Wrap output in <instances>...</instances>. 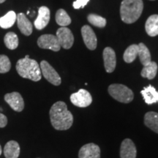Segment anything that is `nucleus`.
Wrapping results in <instances>:
<instances>
[{
	"label": "nucleus",
	"instance_id": "nucleus-1",
	"mask_svg": "<svg viewBox=\"0 0 158 158\" xmlns=\"http://www.w3.org/2000/svg\"><path fill=\"white\" fill-rule=\"evenodd\" d=\"M51 124L57 130L70 129L73 123V116L69 111L65 102L58 101L51 106L50 112Z\"/></svg>",
	"mask_w": 158,
	"mask_h": 158
},
{
	"label": "nucleus",
	"instance_id": "nucleus-2",
	"mask_svg": "<svg viewBox=\"0 0 158 158\" xmlns=\"http://www.w3.org/2000/svg\"><path fill=\"white\" fill-rule=\"evenodd\" d=\"M143 8L142 0H123L120 7V15L126 23L135 22L141 16Z\"/></svg>",
	"mask_w": 158,
	"mask_h": 158
},
{
	"label": "nucleus",
	"instance_id": "nucleus-3",
	"mask_svg": "<svg viewBox=\"0 0 158 158\" xmlns=\"http://www.w3.org/2000/svg\"><path fill=\"white\" fill-rule=\"evenodd\" d=\"M16 70L20 76L33 81H38L41 79V70L37 61L30 58L19 59L16 63Z\"/></svg>",
	"mask_w": 158,
	"mask_h": 158
},
{
	"label": "nucleus",
	"instance_id": "nucleus-4",
	"mask_svg": "<svg viewBox=\"0 0 158 158\" xmlns=\"http://www.w3.org/2000/svg\"><path fill=\"white\" fill-rule=\"evenodd\" d=\"M108 93L116 100L123 103H129L133 101L134 94L133 91L122 84H114L108 87Z\"/></svg>",
	"mask_w": 158,
	"mask_h": 158
},
{
	"label": "nucleus",
	"instance_id": "nucleus-5",
	"mask_svg": "<svg viewBox=\"0 0 158 158\" xmlns=\"http://www.w3.org/2000/svg\"><path fill=\"white\" fill-rule=\"evenodd\" d=\"M40 67L41 73L48 82L55 86H59L61 84L62 80H61L60 76L48 62L45 60L42 61L40 64Z\"/></svg>",
	"mask_w": 158,
	"mask_h": 158
},
{
	"label": "nucleus",
	"instance_id": "nucleus-6",
	"mask_svg": "<svg viewBox=\"0 0 158 158\" xmlns=\"http://www.w3.org/2000/svg\"><path fill=\"white\" fill-rule=\"evenodd\" d=\"M70 101L77 107L86 108L92 103V98L88 91L81 89L76 93L71 94Z\"/></svg>",
	"mask_w": 158,
	"mask_h": 158
},
{
	"label": "nucleus",
	"instance_id": "nucleus-7",
	"mask_svg": "<svg viewBox=\"0 0 158 158\" xmlns=\"http://www.w3.org/2000/svg\"><path fill=\"white\" fill-rule=\"evenodd\" d=\"M37 45L40 48L43 49H50L54 51H59L61 48L58 39L56 35H43L37 40Z\"/></svg>",
	"mask_w": 158,
	"mask_h": 158
},
{
	"label": "nucleus",
	"instance_id": "nucleus-8",
	"mask_svg": "<svg viewBox=\"0 0 158 158\" xmlns=\"http://www.w3.org/2000/svg\"><path fill=\"white\" fill-rule=\"evenodd\" d=\"M56 37L61 47L64 49H69L73 46L74 43V37L70 29L66 27H61L56 31Z\"/></svg>",
	"mask_w": 158,
	"mask_h": 158
},
{
	"label": "nucleus",
	"instance_id": "nucleus-9",
	"mask_svg": "<svg viewBox=\"0 0 158 158\" xmlns=\"http://www.w3.org/2000/svg\"><path fill=\"white\" fill-rule=\"evenodd\" d=\"M5 100L15 111L21 112L24 108V101L22 96L19 92H14L6 94L5 95Z\"/></svg>",
	"mask_w": 158,
	"mask_h": 158
},
{
	"label": "nucleus",
	"instance_id": "nucleus-10",
	"mask_svg": "<svg viewBox=\"0 0 158 158\" xmlns=\"http://www.w3.org/2000/svg\"><path fill=\"white\" fill-rule=\"evenodd\" d=\"M81 35L86 47L89 50H94L97 48L98 40L93 29L89 26L85 25L81 28Z\"/></svg>",
	"mask_w": 158,
	"mask_h": 158
},
{
	"label": "nucleus",
	"instance_id": "nucleus-11",
	"mask_svg": "<svg viewBox=\"0 0 158 158\" xmlns=\"http://www.w3.org/2000/svg\"><path fill=\"white\" fill-rule=\"evenodd\" d=\"M78 158H100V149L95 143L85 144L78 152Z\"/></svg>",
	"mask_w": 158,
	"mask_h": 158
},
{
	"label": "nucleus",
	"instance_id": "nucleus-12",
	"mask_svg": "<svg viewBox=\"0 0 158 158\" xmlns=\"http://www.w3.org/2000/svg\"><path fill=\"white\" fill-rule=\"evenodd\" d=\"M104 66L107 73H113L116 68V57L114 51L110 47H107L103 51Z\"/></svg>",
	"mask_w": 158,
	"mask_h": 158
},
{
	"label": "nucleus",
	"instance_id": "nucleus-13",
	"mask_svg": "<svg viewBox=\"0 0 158 158\" xmlns=\"http://www.w3.org/2000/svg\"><path fill=\"white\" fill-rule=\"evenodd\" d=\"M137 150L132 140L126 138L122 142L120 147V157L121 158H136Z\"/></svg>",
	"mask_w": 158,
	"mask_h": 158
},
{
	"label": "nucleus",
	"instance_id": "nucleus-14",
	"mask_svg": "<svg viewBox=\"0 0 158 158\" xmlns=\"http://www.w3.org/2000/svg\"><path fill=\"white\" fill-rule=\"evenodd\" d=\"M50 21V10L45 6H42L39 8L38 15L35 21L34 25L38 30L44 29L48 24Z\"/></svg>",
	"mask_w": 158,
	"mask_h": 158
},
{
	"label": "nucleus",
	"instance_id": "nucleus-15",
	"mask_svg": "<svg viewBox=\"0 0 158 158\" xmlns=\"http://www.w3.org/2000/svg\"><path fill=\"white\" fill-rule=\"evenodd\" d=\"M16 21L18 27L23 35L29 36L32 33V24L23 13H21L17 15Z\"/></svg>",
	"mask_w": 158,
	"mask_h": 158
},
{
	"label": "nucleus",
	"instance_id": "nucleus-16",
	"mask_svg": "<svg viewBox=\"0 0 158 158\" xmlns=\"http://www.w3.org/2000/svg\"><path fill=\"white\" fill-rule=\"evenodd\" d=\"M20 155V146L18 142L10 141L4 148V155L6 158H18Z\"/></svg>",
	"mask_w": 158,
	"mask_h": 158
},
{
	"label": "nucleus",
	"instance_id": "nucleus-17",
	"mask_svg": "<svg viewBox=\"0 0 158 158\" xmlns=\"http://www.w3.org/2000/svg\"><path fill=\"white\" fill-rule=\"evenodd\" d=\"M141 93L147 104L152 105L157 102L158 92L156 91L155 88L152 85H149L144 88L141 92Z\"/></svg>",
	"mask_w": 158,
	"mask_h": 158
},
{
	"label": "nucleus",
	"instance_id": "nucleus-18",
	"mask_svg": "<svg viewBox=\"0 0 158 158\" xmlns=\"http://www.w3.org/2000/svg\"><path fill=\"white\" fill-rule=\"evenodd\" d=\"M145 29L149 36L155 37L158 35V15H152L148 18Z\"/></svg>",
	"mask_w": 158,
	"mask_h": 158
},
{
	"label": "nucleus",
	"instance_id": "nucleus-19",
	"mask_svg": "<svg viewBox=\"0 0 158 158\" xmlns=\"http://www.w3.org/2000/svg\"><path fill=\"white\" fill-rule=\"evenodd\" d=\"M144 124L152 131L158 133V114L154 111L146 114L144 116Z\"/></svg>",
	"mask_w": 158,
	"mask_h": 158
},
{
	"label": "nucleus",
	"instance_id": "nucleus-20",
	"mask_svg": "<svg viewBox=\"0 0 158 158\" xmlns=\"http://www.w3.org/2000/svg\"><path fill=\"white\" fill-rule=\"evenodd\" d=\"M17 15L14 11H9L7 14L0 18V27L2 29H9L16 21Z\"/></svg>",
	"mask_w": 158,
	"mask_h": 158
},
{
	"label": "nucleus",
	"instance_id": "nucleus-21",
	"mask_svg": "<svg viewBox=\"0 0 158 158\" xmlns=\"http://www.w3.org/2000/svg\"><path fill=\"white\" fill-rule=\"evenodd\" d=\"M157 73V64L155 62H150L149 64L143 66L141 75L143 78H147L149 80L155 78Z\"/></svg>",
	"mask_w": 158,
	"mask_h": 158
},
{
	"label": "nucleus",
	"instance_id": "nucleus-22",
	"mask_svg": "<svg viewBox=\"0 0 158 158\" xmlns=\"http://www.w3.org/2000/svg\"><path fill=\"white\" fill-rule=\"evenodd\" d=\"M138 45V56H139L140 61H141V64L145 66L149 64L151 61V54H150L149 50L148 48L143 44V43H139Z\"/></svg>",
	"mask_w": 158,
	"mask_h": 158
},
{
	"label": "nucleus",
	"instance_id": "nucleus-23",
	"mask_svg": "<svg viewBox=\"0 0 158 158\" xmlns=\"http://www.w3.org/2000/svg\"><path fill=\"white\" fill-rule=\"evenodd\" d=\"M4 42L7 48L14 50L19 46V37L14 32H8L5 35Z\"/></svg>",
	"mask_w": 158,
	"mask_h": 158
},
{
	"label": "nucleus",
	"instance_id": "nucleus-24",
	"mask_svg": "<svg viewBox=\"0 0 158 158\" xmlns=\"http://www.w3.org/2000/svg\"><path fill=\"white\" fill-rule=\"evenodd\" d=\"M138 45L133 44L130 45L128 48L126 49L124 53L123 59L124 62L127 63H131L136 59L138 56Z\"/></svg>",
	"mask_w": 158,
	"mask_h": 158
},
{
	"label": "nucleus",
	"instance_id": "nucleus-25",
	"mask_svg": "<svg viewBox=\"0 0 158 158\" xmlns=\"http://www.w3.org/2000/svg\"><path fill=\"white\" fill-rule=\"evenodd\" d=\"M56 21L57 24L64 27L70 24L71 19L64 10L59 9L56 13Z\"/></svg>",
	"mask_w": 158,
	"mask_h": 158
},
{
	"label": "nucleus",
	"instance_id": "nucleus-26",
	"mask_svg": "<svg viewBox=\"0 0 158 158\" xmlns=\"http://www.w3.org/2000/svg\"><path fill=\"white\" fill-rule=\"evenodd\" d=\"M88 21L91 24L99 28H103L106 25V20L96 14H89L87 17Z\"/></svg>",
	"mask_w": 158,
	"mask_h": 158
},
{
	"label": "nucleus",
	"instance_id": "nucleus-27",
	"mask_svg": "<svg viewBox=\"0 0 158 158\" xmlns=\"http://www.w3.org/2000/svg\"><path fill=\"white\" fill-rule=\"evenodd\" d=\"M11 68V63L8 57L5 55H0V73H6Z\"/></svg>",
	"mask_w": 158,
	"mask_h": 158
},
{
	"label": "nucleus",
	"instance_id": "nucleus-28",
	"mask_svg": "<svg viewBox=\"0 0 158 158\" xmlns=\"http://www.w3.org/2000/svg\"><path fill=\"white\" fill-rule=\"evenodd\" d=\"M89 2V0H76L73 3V6L75 9L84 8Z\"/></svg>",
	"mask_w": 158,
	"mask_h": 158
},
{
	"label": "nucleus",
	"instance_id": "nucleus-29",
	"mask_svg": "<svg viewBox=\"0 0 158 158\" xmlns=\"http://www.w3.org/2000/svg\"><path fill=\"white\" fill-rule=\"evenodd\" d=\"M7 124V116L0 113V127H5Z\"/></svg>",
	"mask_w": 158,
	"mask_h": 158
},
{
	"label": "nucleus",
	"instance_id": "nucleus-30",
	"mask_svg": "<svg viewBox=\"0 0 158 158\" xmlns=\"http://www.w3.org/2000/svg\"><path fill=\"white\" fill-rule=\"evenodd\" d=\"M2 147L1 145H0V155H2Z\"/></svg>",
	"mask_w": 158,
	"mask_h": 158
},
{
	"label": "nucleus",
	"instance_id": "nucleus-31",
	"mask_svg": "<svg viewBox=\"0 0 158 158\" xmlns=\"http://www.w3.org/2000/svg\"><path fill=\"white\" fill-rule=\"evenodd\" d=\"M5 1H6V0H0V3H3V2H5Z\"/></svg>",
	"mask_w": 158,
	"mask_h": 158
},
{
	"label": "nucleus",
	"instance_id": "nucleus-32",
	"mask_svg": "<svg viewBox=\"0 0 158 158\" xmlns=\"http://www.w3.org/2000/svg\"><path fill=\"white\" fill-rule=\"evenodd\" d=\"M152 1H154V0H152Z\"/></svg>",
	"mask_w": 158,
	"mask_h": 158
},
{
	"label": "nucleus",
	"instance_id": "nucleus-33",
	"mask_svg": "<svg viewBox=\"0 0 158 158\" xmlns=\"http://www.w3.org/2000/svg\"><path fill=\"white\" fill-rule=\"evenodd\" d=\"M157 102H158V100H157Z\"/></svg>",
	"mask_w": 158,
	"mask_h": 158
}]
</instances>
